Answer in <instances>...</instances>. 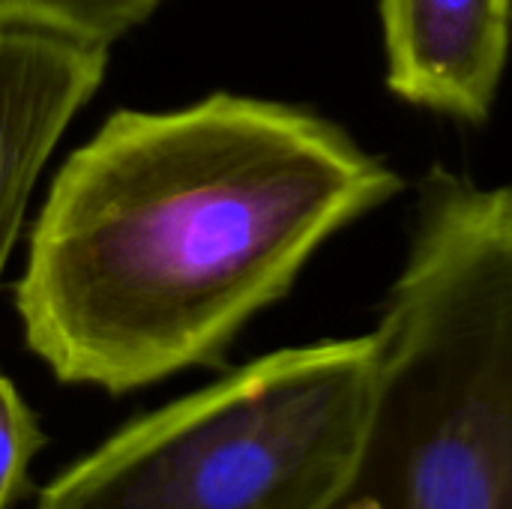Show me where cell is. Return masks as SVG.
Segmentation results:
<instances>
[{"mask_svg": "<svg viewBox=\"0 0 512 509\" xmlns=\"http://www.w3.org/2000/svg\"><path fill=\"white\" fill-rule=\"evenodd\" d=\"M402 177L333 120L210 93L120 108L69 153L33 222L15 312L60 384L123 396L219 363Z\"/></svg>", "mask_w": 512, "mask_h": 509, "instance_id": "cell-1", "label": "cell"}, {"mask_svg": "<svg viewBox=\"0 0 512 509\" xmlns=\"http://www.w3.org/2000/svg\"><path fill=\"white\" fill-rule=\"evenodd\" d=\"M324 509H512V186L432 168Z\"/></svg>", "mask_w": 512, "mask_h": 509, "instance_id": "cell-2", "label": "cell"}, {"mask_svg": "<svg viewBox=\"0 0 512 509\" xmlns=\"http://www.w3.org/2000/svg\"><path fill=\"white\" fill-rule=\"evenodd\" d=\"M372 354V333L264 354L132 420L36 509H324L357 453Z\"/></svg>", "mask_w": 512, "mask_h": 509, "instance_id": "cell-3", "label": "cell"}, {"mask_svg": "<svg viewBox=\"0 0 512 509\" xmlns=\"http://www.w3.org/2000/svg\"><path fill=\"white\" fill-rule=\"evenodd\" d=\"M108 60V45L63 30H0V276L45 165L99 93Z\"/></svg>", "mask_w": 512, "mask_h": 509, "instance_id": "cell-4", "label": "cell"}, {"mask_svg": "<svg viewBox=\"0 0 512 509\" xmlns=\"http://www.w3.org/2000/svg\"><path fill=\"white\" fill-rule=\"evenodd\" d=\"M384 78L402 102L483 123L512 45V0H381Z\"/></svg>", "mask_w": 512, "mask_h": 509, "instance_id": "cell-5", "label": "cell"}, {"mask_svg": "<svg viewBox=\"0 0 512 509\" xmlns=\"http://www.w3.org/2000/svg\"><path fill=\"white\" fill-rule=\"evenodd\" d=\"M162 0H0L3 27H48L114 48L144 27Z\"/></svg>", "mask_w": 512, "mask_h": 509, "instance_id": "cell-6", "label": "cell"}, {"mask_svg": "<svg viewBox=\"0 0 512 509\" xmlns=\"http://www.w3.org/2000/svg\"><path fill=\"white\" fill-rule=\"evenodd\" d=\"M45 447L36 411L18 387L0 375V509H9L30 489V462Z\"/></svg>", "mask_w": 512, "mask_h": 509, "instance_id": "cell-7", "label": "cell"}]
</instances>
